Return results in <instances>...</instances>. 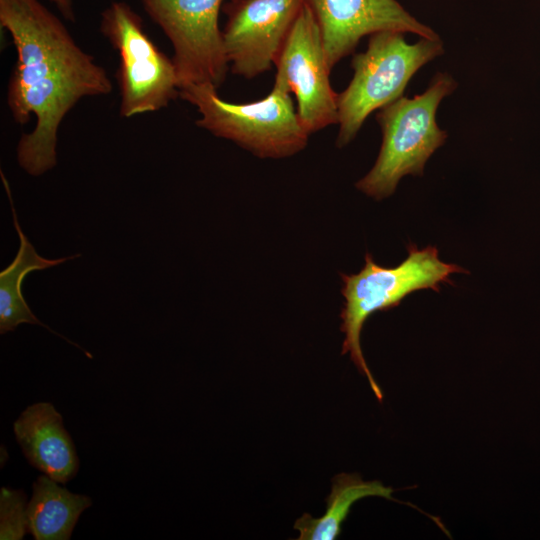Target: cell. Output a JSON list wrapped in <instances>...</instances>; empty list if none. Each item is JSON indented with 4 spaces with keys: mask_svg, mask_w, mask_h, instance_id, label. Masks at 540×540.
<instances>
[{
    "mask_svg": "<svg viewBox=\"0 0 540 540\" xmlns=\"http://www.w3.org/2000/svg\"><path fill=\"white\" fill-rule=\"evenodd\" d=\"M0 25L17 54L7 89L9 111L20 125L36 117L34 129L18 142V164L40 176L57 164V134L67 113L84 97L110 94L112 82L39 0H0Z\"/></svg>",
    "mask_w": 540,
    "mask_h": 540,
    "instance_id": "cell-1",
    "label": "cell"
},
{
    "mask_svg": "<svg viewBox=\"0 0 540 540\" xmlns=\"http://www.w3.org/2000/svg\"><path fill=\"white\" fill-rule=\"evenodd\" d=\"M407 252V257L395 267L380 266L366 253L364 266L358 273L341 274V293L345 300L340 313V330L345 335L342 354L350 355L379 401L383 399V392L366 363L360 342L367 319L375 312L399 306L414 291L439 292L441 284H453L450 279L453 273H468L457 264L442 261L434 246L419 249L409 244Z\"/></svg>",
    "mask_w": 540,
    "mask_h": 540,
    "instance_id": "cell-2",
    "label": "cell"
},
{
    "mask_svg": "<svg viewBox=\"0 0 540 540\" xmlns=\"http://www.w3.org/2000/svg\"><path fill=\"white\" fill-rule=\"evenodd\" d=\"M179 97L197 109V126L259 158L290 157L308 143L310 134L300 122L290 92L277 82L267 96L249 103L228 102L211 84L183 86Z\"/></svg>",
    "mask_w": 540,
    "mask_h": 540,
    "instance_id": "cell-3",
    "label": "cell"
},
{
    "mask_svg": "<svg viewBox=\"0 0 540 540\" xmlns=\"http://www.w3.org/2000/svg\"><path fill=\"white\" fill-rule=\"evenodd\" d=\"M456 86L450 75L439 73L422 94L402 96L379 110L380 151L374 166L356 183L358 190L381 200L395 192L403 176L423 174L425 163L447 138L437 125V108Z\"/></svg>",
    "mask_w": 540,
    "mask_h": 540,
    "instance_id": "cell-4",
    "label": "cell"
},
{
    "mask_svg": "<svg viewBox=\"0 0 540 540\" xmlns=\"http://www.w3.org/2000/svg\"><path fill=\"white\" fill-rule=\"evenodd\" d=\"M404 34L397 31L371 34L367 49L354 55L353 77L337 95V147L350 143L372 112L402 97L413 75L444 51L440 38H421L409 44Z\"/></svg>",
    "mask_w": 540,
    "mask_h": 540,
    "instance_id": "cell-5",
    "label": "cell"
},
{
    "mask_svg": "<svg viewBox=\"0 0 540 540\" xmlns=\"http://www.w3.org/2000/svg\"><path fill=\"white\" fill-rule=\"evenodd\" d=\"M99 29L119 56L122 117L158 111L179 96L173 59L153 43L142 18L127 2H111L101 12Z\"/></svg>",
    "mask_w": 540,
    "mask_h": 540,
    "instance_id": "cell-6",
    "label": "cell"
},
{
    "mask_svg": "<svg viewBox=\"0 0 540 540\" xmlns=\"http://www.w3.org/2000/svg\"><path fill=\"white\" fill-rule=\"evenodd\" d=\"M140 2L172 45L180 88L189 84H211L218 88L229 70L218 23L225 0Z\"/></svg>",
    "mask_w": 540,
    "mask_h": 540,
    "instance_id": "cell-7",
    "label": "cell"
},
{
    "mask_svg": "<svg viewBox=\"0 0 540 540\" xmlns=\"http://www.w3.org/2000/svg\"><path fill=\"white\" fill-rule=\"evenodd\" d=\"M274 82L295 95L297 114L311 135L338 124L337 95L330 83L322 35L314 14L303 4L275 61Z\"/></svg>",
    "mask_w": 540,
    "mask_h": 540,
    "instance_id": "cell-8",
    "label": "cell"
},
{
    "mask_svg": "<svg viewBox=\"0 0 540 540\" xmlns=\"http://www.w3.org/2000/svg\"><path fill=\"white\" fill-rule=\"evenodd\" d=\"M303 0H230L222 31L231 72L246 79L274 66Z\"/></svg>",
    "mask_w": 540,
    "mask_h": 540,
    "instance_id": "cell-9",
    "label": "cell"
},
{
    "mask_svg": "<svg viewBox=\"0 0 540 540\" xmlns=\"http://www.w3.org/2000/svg\"><path fill=\"white\" fill-rule=\"evenodd\" d=\"M319 25L328 65L333 67L353 53L364 36L381 31L414 33L439 39L397 0H303Z\"/></svg>",
    "mask_w": 540,
    "mask_h": 540,
    "instance_id": "cell-10",
    "label": "cell"
},
{
    "mask_svg": "<svg viewBox=\"0 0 540 540\" xmlns=\"http://www.w3.org/2000/svg\"><path fill=\"white\" fill-rule=\"evenodd\" d=\"M27 461L51 479L65 484L79 469V459L61 414L49 402L28 406L13 424Z\"/></svg>",
    "mask_w": 540,
    "mask_h": 540,
    "instance_id": "cell-11",
    "label": "cell"
},
{
    "mask_svg": "<svg viewBox=\"0 0 540 540\" xmlns=\"http://www.w3.org/2000/svg\"><path fill=\"white\" fill-rule=\"evenodd\" d=\"M1 177L9 197L13 224L18 234L20 244L14 260L7 268L0 272V333L6 334L9 331H14L17 326L22 323L37 324L45 327L50 332L62 337L69 343L83 350L77 344L71 342L69 339L53 331L47 325L39 321L32 313L22 294V282L25 276L30 272L49 269L80 255L77 254L58 259H48L40 256L22 231L8 182L3 176V173H1ZM83 351L86 352L85 350ZM86 354L88 357L92 358V355L87 352Z\"/></svg>",
    "mask_w": 540,
    "mask_h": 540,
    "instance_id": "cell-12",
    "label": "cell"
},
{
    "mask_svg": "<svg viewBox=\"0 0 540 540\" xmlns=\"http://www.w3.org/2000/svg\"><path fill=\"white\" fill-rule=\"evenodd\" d=\"M91 505L87 495L72 493L41 475L28 502V532L36 540H69L79 516Z\"/></svg>",
    "mask_w": 540,
    "mask_h": 540,
    "instance_id": "cell-13",
    "label": "cell"
},
{
    "mask_svg": "<svg viewBox=\"0 0 540 540\" xmlns=\"http://www.w3.org/2000/svg\"><path fill=\"white\" fill-rule=\"evenodd\" d=\"M394 489L380 481H365L356 473H340L332 480L331 492L326 499L325 513L313 518L304 513L294 524L299 532L298 540H334L342 532L351 507L366 497H382L397 501L392 497Z\"/></svg>",
    "mask_w": 540,
    "mask_h": 540,
    "instance_id": "cell-14",
    "label": "cell"
},
{
    "mask_svg": "<svg viewBox=\"0 0 540 540\" xmlns=\"http://www.w3.org/2000/svg\"><path fill=\"white\" fill-rule=\"evenodd\" d=\"M28 532V502L22 490H0V539L21 540Z\"/></svg>",
    "mask_w": 540,
    "mask_h": 540,
    "instance_id": "cell-15",
    "label": "cell"
},
{
    "mask_svg": "<svg viewBox=\"0 0 540 540\" xmlns=\"http://www.w3.org/2000/svg\"><path fill=\"white\" fill-rule=\"evenodd\" d=\"M53 3L61 15L68 21L74 22L76 19L73 0H49Z\"/></svg>",
    "mask_w": 540,
    "mask_h": 540,
    "instance_id": "cell-16",
    "label": "cell"
}]
</instances>
